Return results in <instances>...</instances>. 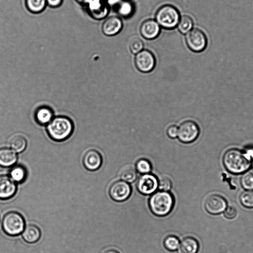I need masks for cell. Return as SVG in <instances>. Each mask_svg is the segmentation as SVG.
Listing matches in <instances>:
<instances>
[{"label": "cell", "mask_w": 253, "mask_h": 253, "mask_svg": "<svg viewBox=\"0 0 253 253\" xmlns=\"http://www.w3.org/2000/svg\"><path fill=\"white\" fill-rule=\"evenodd\" d=\"M131 189L130 185L123 180H118L110 186L109 194L112 199L117 202L126 200L130 195Z\"/></svg>", "instance_id": "9"}, {"label": "cell", "mask_w": 253, "mask_h": 253, "mask_svg": "<svg viewBox=\"0 0 253 253\" xmlns=\"http://www.w3.org/2000/svg\"><path fill=\"white\" fill-rule=\"evenodd\" d=\"M41 235V232L40 228L33 224L27 225L22 233L23 239L29 243L37 242L40 238Z\"/></svg>", "instance_id": "18"}, {"label": "cell", "mask_w": 253, "mask_h": 253, "mask_svg": "<svg viewBox=\"0 0 253 253\" xmlns=\"http://www.w3.org/2000/svg\"><path fill=\"white\" fill-rule=\"evenodd\" d=\"M25 223L23 216L18 212L10 211L5 213L2 219L1 227L3 231L11 236L22 233Z\"/></svg>", "instance_id": "5"}, {"label": "cell", "mask_w": 253, "mask_h": 253, "mask_svg": "<svg viewBox=\"0 0 253 253\" xmlns=\"http://www.w3.org/2000/svg\"><path fill=\"white\" fill-rule=\"evenodd\" d=\"M185 41L188 48L195 52H200L204 50L208 43L205 34L197 28L192 29L186 34Z\"/></svg>", "instance_id": "7"}, {"label": "cell", "mask_w": 253, "mask_h": 253, "mask_svg": "<svg viewBox=\"0 0 253 253\" xmlns=\"http://www.w3.org/2000/svg\"><path fill=\"white\" fill-rule=\"evenodd\" d=\"M46 3L51 7H57L60 6L63 0H46Z\"/></svg>", "instance_id": "34"}, {"label": "cell", "mask_w": 253, "mask_h": 253, "mask_svg": "<svg viewBox=\"0 0 253 253\" xmlns=\"http://www.w3.org/2000/svg\"><path fill=\"white\" fill-rule=\"evenodd\" d=\"M240 182L244 189L253 190V169L245 172L241 176Z\"/></svg>", "instance_id": "26"}, {"label": "cell", "mask_w": 253, "mask_h": 253, "mask_svg": "<svg viewBox=\"0 0 253 253\" xmlns=\"http://www.w3.org/2000/svg\"><path fill=\"white\" fill-rule=\"evenodd\" d=\"M180 18V14L177 9L169 4L162 6L157 10L155 15L156 22L160 26L166 29H172L176 27Z\"/></svg>", "instance_id": "4"}, {"label": "cell", "mask_w": 253, "mask_h": 253, "mask_svg": "<svg viewBox=\"0 0 253 253\" xmlns=\"http://www.w3.org/2000/svg\"><path fill=\"white\" fill-rule=\"evenodd\" d=\"M52 110L46 106L39 107L35 112V119L41 125L48 124L53 119Z\"/></svg>", "instance_id": "19"}, {"label": "cell", "mask_w": 253, "mask_h": 253, "mask_svg": "<svg viewBox=\"0 0 253 253\" xmlns=\"http://www.w3.org/2000/svg\"><path fill=\"white\" fill-rule=\"evenodd\" d=\"M25 3L27 9L34 13L42 12L47 5L46 0H26Z\"/></svg>", "instance_id": "22"}, {"label": "cell", "mask_w": 253, "mask_h": 253, "mask_svg": "<svg viewBox=\"0 0 253 253\" xmlns=\"http://www.w3.org/2000/svg\"><path fill=\"white\" fill-rule=\"evenodd\" d=\"M241 204L245 208H253V190H246L240 196Z\"/></svg>", "instance_id": "27"}, {"label": "cell", "mask_w": 253, "mask_h": 253, "mask_svg": "<svg viewBox=\"0 0 253 253\" xmlns=\"http://www.w3.org/2000/svg\"><path fill=\"white\" fill-rule=\"evenodd\" d=\"M174 203L173 195L168 191H157L151 196L149 200L151 211L158 216L168 215L172 210Z\"/></svg>", "instance_id": "2"}, {"label": "cell", "mask_w": 253, "mask_h": 253, "mask_svg": "<svg viewBox=\"0 0 253 253\" xmlns=\"http://www.w3.org/2000/svg\"><path fill=\"white\" fill-rule=\"evenodd\" d=\"M199 248L198 241L194 238L188 236L184 238L177 249L178 253H197Z\"/></svg>", "instance_id": "17"}, {"label": "cell", "mask_w": 253, "mask_h": 253, "mask_svg": "<svg viewBox=\"0 0 253 253\" xmlns=\"http://www.w3.org/2000/svg\"><path fill=\"white\" fill-rule=\"evenodd\" d=\"M249 153H247L248 155H249V157H250L251 160V164H252L253 166V150H249Z\"/></svg>", "instance_id": "35"}, {"label": "cell", "mask_w": 253, "mask_h": 253, "mask_svg": "<svg viewBox=\"0 0 253 253\" xmlns=\"http://www.w3.org/2000/svg\"><path fill=\"white\" fill-rule=\"evenodd\" d=\"M205 208L210 214H218L225 211L227 208V201L220 195L212 194L207 198L205 203Z\"/></svg>", "instance_id": "11"}, {"label": "cell", "mask_w": 253, "mask_h": 253, "mask_svg": "<svg viewBox=\"0 0 253 253\" xmlns=\"http://www.w3.org/2000/svg\"><path fill=\"white\" fill-rule=\"evenodd\" d=\"M74 126L72 121L67 117L57 116L47 125L46 130L50 137L54 140L63 141L72 134Z\"/></svg>", "instance_id": "3"}, {"label": "cell", "mask_w": 253, "mask_h": 253, "mask_svg": "<svg viewBox=\"0 0 253 253\" xmlns=\"http://www.w3.org/2000/svg\"><path fill=\"white\" fill-rule=\"evenodd\" d=\"M193 26V21L188 15H183L180 17L177 25L178 31L182 34H186L190 31Z\"/></svg>", "instance_id": "23"}, {"label": "cell", "mask_w": 253, "mask_h": 253, "mask_svg": "<svg viewBox=\"0 0 253 253\" xmlns=\"http://www.w3.org/2000/svg\"><path fill=\"white\" fill-rule=\"evenodd\" d=\"M200 134L198 124L192 120H186L180 124L178 128V139L184 143H190L197 139Z\"/></svg>", "instance_id": "6"}, {"label": "cell", "mask_w": 253, "mask_h": 253, "mask_svg": "<svg viewBox=\"0 0 253 253\" xmlns=\"http://www.w3.org/2000/svg\"><path fill=\"white\" fill-rule=\"evenodd\" d=\"M122 28V19L119 17L112 16L104 21L102 26V31L104 35L112 36L119 33Z\"/></svg>", "instance_id": "15"}, {"label": "cell", "mask_w": 253, "mask_h": 253, "mask_svg": "<svg viewBox=\"0 0 253 253\" xmlns=\"http://www.w3.org/2000/svg\"><path fill=\"white\" fill-rule=\"evenodd\" d=\"M237 213V210L233 206H229L224 211V216L229 219L234 218L236 216Z\"/></svg>", "instance_id": "32"}, {"label": "cell", "mask_w": 253, "mask_h": 253, "mask_svg": "<svg viewBox=\"0 0 253 253\" xmlns=\"http://www.w3.org/2000/svg\"><path fill=\"white\" fill-rule=\"evenodd\" d=\"M247 153L237 148H230L224 154L222 162L225 169L233 174H240L247 171L251 165Z\"/></svg>", "instance_id": "1"}, {"label": "cell", "mask_w": 253, "mask_h": 253, "mask_svg": "<svg viewBox=\"0 0 253 253\" xmlns=\"http://www.w3.org/2000/svg\"><path fill=\"white\" fill-rule=\"evenodd\" d=\"M102 162V158L101 154L94 149L87 151L83 159L84 167L86 169L90 171L98 169L101 166Z\"/></svg>", "instance_id": "13"}, {"label": "cell", "mask_w": 253, "mask_h": 253, "mask_svg": "<svg viewBox=\"0 0 253 253\" xmlns=\"http://www.w3.org/2000/svg\"><path fill=\"white\" fill-rule=\"evenodd\" d=\"M179 241L177 237L173 235L166 237L164 240L165 248L169 251H176L179 245Z\"/></svg>", "instance_id": "28"}, {"label": "cell", "mask_w": 253, "mask_h": 253, "mask_svg": "<svg viewBox=\"0 0 253 253\" xmlns=\"http://www.w3.org/2000/svg\"><path fill=\"white\" fill-rule=\"evenodd\" d=\"M16 190V184L9 176L0 175V200L11 198L15 195Z\"/></svg>", "instance_id": "12"}, {"label": "cell", "mask_w": 253, "mask_h": 253, "mask_svg": "<svg viewBox=\"0 0 253 253\" xmlns=\"http://www.w3.org/2000/svg\"><path fill=\"white\" fill-rule=\"evenodd\" d=\"M17 159V155L13 149L6 147L0 148V167H12L15 164Z\"/></svg>", "instance_id": "16"}, {"label": "cell", "mask_w": 253, "mask_h": 253, "mask_svg": "<svg viewBox=\"0 0 253 253\" xmlns=\"http://www.w3.org/2000/svg\"><path fill=\"white\" fill-rule=\"evenodd\" d=\"M133 4L127 0L121 1L117 7V12L124 17L130 16L133 13Z\"/></svg>", "instance_id": "24"}, {"label": "cell", "mask_w": 253, "mask_h": 253, "mask_svg": "<svg viewBox=\"0 0 253 253\" xmlns=\"http://www.w3.org/2000/svg\"><path fill=\"white\" fill-rule=\"evenodd\" d=\"M9 144L12 149L16 152L20 153L26 148L27 141L23 135L15 134L10 137Z\"/></svg>", "instance_id": "20"}, {"label": "cell", "mask_w": 253, "mask_h": 253, "mask_svg": "<svg viewBox=\"0 0 253 253\" xmlns=\"http://www.w3.org/2000/svg\"><path fill=\"white\" fill-rule=\"evenodd\" d=\"M137 171L143 174L149 173L152 169L150 162L147 159H141L138 160L135 165Z\"/></svg>", "instance_id": "29"}, {"label": "cell", "mask_w": 253, "mask_h": 253, "mask_svg": "<svg viewBox=\"0 0 253 253\" xmlns=\"http://www.w3.org/2000/svg\"><path fill=\"white\" fill-rule=\"evenodd\" d=\"M156 59L154 54L149 50L143 49L134 58L136 68L140 72L147 73L152 71L156 65Z\"/></svg>", "instance_id": "8"}, {"label": "cell", "mask_w": 253, "mask_h": 253, "mask_svg": "<svg viewBox=\"0 0 253 253\" xmlns=\"http://www.w3.org/2000/svg\"><path fill=\"white\" fill-rule=\"evenodd\" d=\"M158 186L157 178L150 173L143 174L137 180L136 184L138 191L144 195H150L155 192Z\"/></svg>", "instance_id": "10"}, {"label": "cell", "mask_w": 253, "mask_h": 253, "mask_svg": "<svg viewBox=\"0 0 253 253\" xmlns=\"http://www.w3.org/2000/svg\"><path fill=\"white\" fill-rule=\"evenodd\" d=\"M167 133L169 138H175L178 135V127L175 125L169 126L167 129Z\"/></svg>", "instance_id": "33"}, {"label": "cell", "mask_w": 253, "mask_h": 253, "mask_svg": "<svg viewBox=\"0 0 253 253\" xmlns=\"http://www.w3.org/2000/svg\"><path fill=\"white\" fill-rule=\"evenodd\" d=\"M137 176L136 170L131 167L124 168L120 173V177L122 179L128 183L134 181Z\"/></svg>", "instance_id": "25"}, {"label": "cell", "mask_w": 253, "mask_h": 253, "mask_svg": "<svg viewBox=\"0 0 253 253\" xmlns=\"http://www.w3.org/2000/svg\"><path fill=\"white\" fill-rule=\"evenodd\" d=\"M144 44L142 41L138 37L132 38L129 44L130 51L133 54H137L143 50Z\"/></svg>", "instance_id": "30"}, {"label": "cell", "mask_w": 253, "mask_h": 253, "mask_svg": "<svg viewBox=\"0 0 253 253\" xmlns=\"http://www.w3.org/2000/svg\"><path fill=\"white\" fill-rule=\"evenodd\" d=\"M172 186L171 180L167 177H162L158 181V188L161 191H169Z\"/></svg>", "instance_id": "31"}, {"label": "cell", "mask_w": 253, "mask_h": 253, "mask_svg": "<svg viewBox=\"0 0 253 253\" xmlns=\"http://www.w3.org/2000/svg\"><path fill=\"white\" fill-rule=\"evenodd\" d=\"M103 253H119V252L115 250L110 249L105 251Z\"/></svg>", "instance_id": "36"}, {"label": "cell", "mask_w": 253, "mask_h": 253, "mask_svg": "<svg viewBox=\"0 0 253 253\" xmlns=\"http://www.w3.org/2000/svg\"><path fill=\"white\" fill-rule=\"evenodd\" d=\"M160 26L156 20L147 19L143 21L140 27L142 36L147 40L157 38L160 33Z\"/></svg>", "instance_id": "14"}, {"label": "cell", "mask_w": 253, "mask_h": 253, "mask_svg": "<svg viewBox=\"0 0 253 253\" xmlns=\"http://www.w3.org/2000/svg\"><path fill=\"white\" fill-rule=\"evenodd\" d=\"M9 175V176L15 182L22 183L27 178V171L24 166L17 165L11 169Z\"/></svg>", "instance_id": "21"}]
</instances>
